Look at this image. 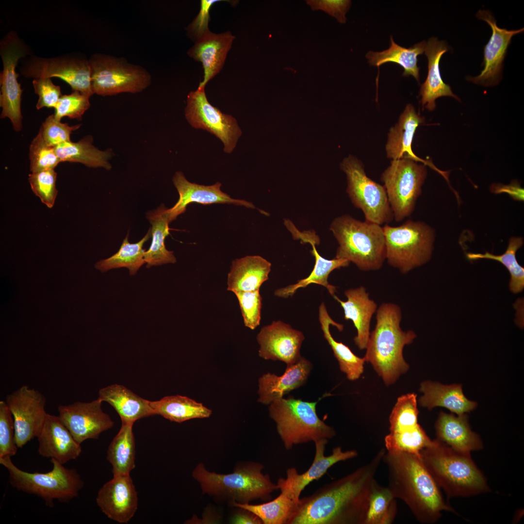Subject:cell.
Wrapping results in <instances>:
<instances>
[{
  "instance_id": "22",
  "label": "cell",
  "mask_w": 524,
  "mask_h": 524,
  "mask_svg": "<svg viewBox=\"0 0 524 524\" xmlns=\"http://www.w3.org/2000/svg\"><path fill=\"white\" fill-rule=\"evenodd\" d=\"M173 182L179 194V198L175 205L168 209L171 221L178 216L184 213L187 205L192 202L204 205L213 203L232 204L253 209L254 205L250 202L231 198L222 192L221 183L219 182L212 185H199L189 181L180 171L176 172L173 177Z\"/></svg>"
},
{
  "instance_id": "16",
  "label": "cell",
  "mask_w": 524,
  "mask_h": 524,
  "mask_svg": "<svg viewBox=\"0 0 524 524\" xmlns=\"http://www.w3.org/2000/svg\"><path fill=\"white\" fill-rule=\"evenodd\" d=\"M25 77H58L68 83L73 91L91 97L94 94L89 60L75 57L42 58L26 60L20 68Z\"/></svg>"
},
{
  "instance_id": "6",
  "label": "cell",
  "mask_w": 524,
  "mask_h": 524,
  "mask_svg": "<svg viewBox=\"0 0 524 524\" xmlns=\"http://www.w3.org/2000/svg\"><path fill=\"white\" fill-rule=\"evenodd\" d=\"M330 229L339 244L336 258L352 262L364 271L382 267L386 260V246L381 225L344 215L334 219Z\"/></svg>"
},
{
  "instance_id": "52",
  "label": "cell",
  "mask_w": 524,
  "mask_h": 524,
  "mask_svg": "<svg viewBox=\"0 0 524 524\" xmlns=\"http://www.w3.org/2000/svg\"><path fill=\"white\" fill-rule=\"evenodd\" d=\"M221 0H202L200 9L196 17L187 27L189 36L196 41L207 33L210 30L208 23L210 20V10L212 5Z\"/></svg>"
},
{
  "instance_id": "12",
  "label": "cell",
  "mask_w": 524,
  "mask_h": 524,
  "mask_svg": "<svg viewBox=\"0 0 524 524\" xmlns=\"http://www.w3.org/2000/svg\"><path fill=\"white\" fill-rule=\"evenodd\" d=\"M341 167L346 175V191L353 204L360 209L365 220L381 226L391 222L393 215L384 186L368 178L361 162L350 156Z\"/></svg>"
},
{
  "instance_id": "51",
  "label": "cell",
  "mask_w": 524,
  "mask_h": 524,
  "mask_svg": "<svg viewBox=\"0 0 524 524\" xmlns=\"http://www.w3.org/2000/svg\"><path fill=\"white\" fill-rule=\"evenodd\" d=\"M33 84L35 93L39 96L37 109L43 107L54 108L62 96L60 87L54 85L49 78H35Z\"/></svg>"
},
{
  "instance_id": "43",
  "label": "cell",
  "mask_w": 524,
  "mask_h": 524,
  "mask_svg": "<svg viewBox=\"0 0 524 524\" xmlns=\"http://www.w3.org/2000/svg\"><path fill=\"white\" fill-rule=\"evenodd\" d=\"M397 511L396 499L387 487L376 481L370 495L364 524H390Z\"/></svg>"
},
{
  "instance_id": "21",
  "label": "cell",
  "mask_w": 524,
  "mask_h": 524,
  "mask_svg": "<svg viewBox=\"0 0 524 524\" xmlns=\"http://www.w3.org/2000/svg\"><path fill=\"white\" fill-rule=\"evenodd\" d=\"M138 496L130 475H113L98 491L96 502L109 519L128 523L138 508Z\"/></svg>"
},
{
  "instance_id": "47",
  "label": "cell",
  "mask_w": 524,
  "mask_h": 524,
  "mask_svg": "<svg viewBox=\"0 0 524 524\" xmlns=\"http://www.w3.org/2000/svg\"><path fill=\"white\" fill-rule=\"evenodd\" d=\"M89 97L78 91L68 95H62L55 107L54 115L59 120L65 116L70 118H82L90 106Z\"/></svg>"
},
{
  "instance_id": "48",
  "label": "cell",
  "mask_w": 524,
  "mask_h": 524,
  "mask_svg": "<svg viewBox=\"0 0 524 524\" xmlns=\"http://www.w3.org/2000/svg\"><path fill=\"white\" fill-rule=\"evenodd\" d=\"M236 296L246 327L253 330L260 324L262 298L259 290L238 292Z\"/></svg>"
},
{
  "instance_id": "33",
  "label": "cell",
  "mask_w": 524,
  "mask_h": 524,
  "mask_svg": "<svg viewBox=\"0 0 524 524\" xmlns=\"http://www.w3.org/2000/svg\"><path fill=\"white\" fill-rule=\"evenodd\" d=\"M318 316L324 337L330 346L339 362L341 371L346 375L349 380L358 379L364 371V358L357 356L348 346L342 342L336 341L332 337L329 330L330 325L336 327L340 331L343 330L344 326L331 318L324 302L319 306Z\"/></svg>"
},
{
  "instance_id": "19",
  "label": "cell",
  "mask_w": 524,
  "mask_h": 524,
  "mask_svg": "<svg viewBox=\"0 0 524 524\" xmlns=\"http://www.w3.org/2000/svg\"><path fill=\"white\" fill-rule=\"evenodd\" d=\"M305 337L303 333L281 321H273L263 327L257 336L259 356L265 360H280L287 366L301 358L300 348Z\"/></svg>"
},
{
  "instance_id": "26",
  "label": "cell",
  "mask_w": 524,
  "mask_h": 524,
  "mask_svg": "<svg viewBox=\"0 0 524 524\" xmlns=\"http://www.w3.org/2000/svg\"><path fill=\"white\" fill-rule=\"evenodd\" d=\"M344 295L347 298L345 301L336 295L333 297L343 309L344 319L352 321L357 332L354 343L359 349L363 350L370 337L371 321L377 311V305L370 298L363 286L347 289L344 291Z\"/></svg>"
},
{
  "instance_id": "37",
  "label": "cell",
  "mask_w": 524,
  "mask_h": 524,
  "mask_svg": "<svg viewBox=\"0 0 524 524\" xmlns=\"http://www.w3.org/2000/svg\"><path fill=\"white\" fill-rule=\"evenodd\" d=\"M150 404L155 415L177 423L207 418L212 414V410L202 403L180 395L164 396L159 400L150 401Z\"/></svg>"
},
{
  "instance_id": "36",
  "label": "cell",
  "mask_w": 524,
  "mask_h": 524,
  "mask_svg": "<svg viewBox=\"0 0 524 524\" xmlns=\"http://www.w3.org/2000/svg\"><path fill=\"white\" fill-rule=\"evenodd\" d=\"M308 242L312 246V249L311 252L315 259L312 271L308 277L298 280L297 283L276 290L275 292L276 296L285 298L289 297L292 296L299 288H305L311 283L323 286L331 296L335 295L336 287L328 283V276L336 269L347 266L350 262L336 258L332 260L325 259L321 257L316 250L315 246V241H314L313 238L309 239Z\"/></svg>"
},
{
  "instance_id": "38",
  "label": "cell",
  "mask_w": 524,
  "mask_h": 524,
  "mask_svg": "<svg viewBox=\"0 0 524 524\" xmlns=\"http://www.w3.org/2000/svg\"><path fill=\"white\" fill-rule=\"evenodd\" d=\"M391 45L389 49L381 52L369 51L366 55L370 65L377 66L387 62H393L401 66L404 69V76H412L419 81V67L417 66L418 55L425 51L426 42L422 41L409 48H405L396 44L390 37Z\"/></svg>"
},
{
  "instance_id": "20",
  "label": "cell",
  "mask_w": 524,
  "mask_h": 524,
  "mask_svg": "<svg viewBox=\"0 0 524 524\" xmlns=\"http://www.w3.org/2000/svg\"><path fill=\"white\" fill-rule=\"evenodd\" d=\"M476 16L489 24L492 34L484 49L483 70L479 75L470 77L468 80L484 86L494 85L501 79L503 61L512 36L523 32L524 28L511 31L500 28L489 11L479 10Z\"/></svg>"
},
{
  "instance_id": "24",
  "label": "cell",
  "mask_w": 524,
  "mask_h": 524,
  "mask_svg": "<svg viewBox=\"0 0 524 524\" xmlns=\"http://www.w3.org/2000/svg\"><path fill=\"white\" fill-rule=\"evenodd\" d=\"M235 38L229 32L216 34L210 31L197 39L188 50V55L203 66L204 78L198 88H205L222 69Z\"/></svg>"
},
{
  "instance_id": "10",
  "label": "cell",
  "mask_w": 524,
  "mask_h": 524,
  "mask_svg": "<svg viewBox=\"0 0 524 524\" xmlns=\"http://www.w3.org/2000/svg\"><path fill=\"white\" fill-rule=\"evenodd\" d=\"M94 94L106 96L121 93H136L151 83L149 73L123 58L95 54L89 60Z\"/></svg>"
},
{
  "instance_id": "40",
  "label": "cell",
  "mask_w": 524,
  "mask_h": 524,
  "mask_svg": "<svg viewBox=\"0 0 524 524\" xmlns=\"http://www.w3.org/2000/svg\"><path fill=\"white\" fill-rule=\"evenodd\" d=\"M151 236L149 229L146 235L138 242L130 243L128 234L123 240L119 250L110 257L102 260L95 265L96 269L102 272L121 267L127 268L130 275H134L145 262L143 249L144 244Z\"/></svg>"
},
{
  "instance_id": "28",
  "label": "cell",
  "mask_w": 524,
  "mask_h": 524,
  "mask_svg": "<svg viewBox=\"0 0 524 524\" xmlns=\"http://www.w3.org/2000/svg\"><path fill=\"white\" fill-rule=\"evenodd\" d=\"M424 121V118L416 113L414 107L408 104L397 123L390 130L386 145L388 158L409 159L416 162H422L436 169L430 162L418 157L412 150L411 144L416 128Z\"/></svg>"
},
{
  "instance_id": "29",
  "label": "cell",
  "mask_w": 524,
  "mask_h": 524,
  "mask_svg": "<svg viewBox=\"0 0 524 524\" xmlns=\"http://www.w3.org/2000/svg\"><path fill=\"white\" fill-rule=\"evenodd\" d=\"M435 429L436 439L454 450L470 453L483 448L479 437L470 429L465 414L456 416L441 412Z\"/></svg>"
},
{
  "instance_id": "32",
  "label": "cell",
  "mask_w": 524,
  "mask_h": 524,
  "mask_svg": "<svg viewBox=\"0 0 524 524\" xmlns=\"http://www.w3.org/2000/svg\"><path fill=\"white\" fill-rule=\"evenodd\" d=\"M419 390L423 395L419 398V403L428 409L442 407L457 415H462L476 407V402L469 400L464 395L460 385H447L425 381L421 383Z\"/></svg>"
},
{
  "instance_id": "27",
  "label": "cell",
  "mask_w": 524,
  "mask_h": 524,
  "mask_svg": "<svg viewBox=\"0 0 524 524\" xmlns=\"http://www.w3.org/2000/svg\"><path fill=\"white\" fill-rule=\"evenodd\" d=\"M447 50L445 42L436 37H431L426 44L424 52L428 60V72L425 82L421 86L420 95L423 108L430 111L435 109V100L439 97H451L460 100L450 86L444 82L441 75L440 61Z\"/></svg>"
},
{
  "instance_id": "8",
  "label": "cell",
  "mask_w": 524,
  "mask_h": 524,
  "mask_svg": "<svg viewBox=\"0 0 524 524\" xmlns=\"http://www.w3.org/2000/svg\"><path fill=\"white\" fill-rule=\"evenodd\" d=\"M11 457L0 458V463L8 471L9 481L13 487L19 491L35 495L48 506H53L54 500L67 502L76 497L84 483L77 471L67 468L54 459L51 471L47 473H30L16 467Z\"/></svg>"
},
{
  "instance_id": "54",
  "label": "cell",
  "mask_w": 524,
  "mask_h": 524,
  "mask_svg": "<svg viewBox=\"0 0 524 524\" xmlns=\"http://www.w3.org/2000/svg\"><path fill=\"white\" fill-rule=\"evenodd\" d=\"M491 190L495 193H507L515 199L524 200V189L516 182L508 185L495 184L491 186Z\"/></svg>"
},
{
  "instance_id": "1",
  "label": "cell",
  "mask_w": 524,
  "mask_h": 524,
  "mask_svg": "<svg viewBox=\"0 0 524 524\" xmlns=\"http://www.w3.org/2000/svg\"><path fill=\"white\" fill-rule=\"evenodd\" d=\"M386 452L299 499L288 524H364L376 475Z\"/></svg>"
},
{
  "instance_id": "50",
  "label": "cell",
  "mask_w": 524,
  "mask_h": 524,
  "mask_svg": "<svg viewBox=\"0 0 524 524\" xmlns=\"http://www.w3.org/2000/svg\"><path fill=\"white\" fill-rule=\"evenodd\" d=\"M80 127L81 124L69 126L67 123H62L52 114L46 118L40 128L46 142L50 146L56 147L61 144L71 141V133Z\"/></svg>"
},
{
  "instance_id": "30",
  "label": "cell",
  "mask_w": 524,
  "mask_h": 524,
  "mask_svg": "<svg viewBox=\"0 0 524 524\" xmlns=\"http://www.w3.org/2000/svg\"><path fill=\"white\" fill-rule=\"evenodd\" d=\"M271 263L260 256H246L232 261L228 276L227 290L234 293L260 290L268 279Z\"/></svg>"
},
{
  "instance_id": "39",
  "label": "cell",
  "mask_w": 524,
  "mask_h": 524,
  "mask_svg": "<svg viewBox=\"0 0 524 524\" xmlns=\"http://www.w3.org/2000/svg\"><path fill=\"white\" fill-rule=\"evenodd\" d=\"M133 425L122 423L119 431L108 446L107 459L112 466L113 475H130L135 467Z\"/></svg>"
},
{
  "instance_id": "42",
  "label": "cell",
  "mask_w": 524,
  "mask_h": 524,
  "mask_svg": "<svg viewBox=\"0 0 524 524\" xmlns=\"http://www.w3.org/2000/svg\"><path fill=\"white\" fill-rule=\"evenodd\" d=\"M523 243L522 237H512L509 240L506 251L503 254L494 255L488 252L484 254L469 253L466 257L471 261L487 259L500 262L510 274V290L513 293L517 294L521 292L524 288V268L518 262L516 257L517 251Z\"/></svg>"
},
{
  "instance_id": "34",
  "label": "cell",
  "mask_w": 524,
  "mask_h": 524,
  "mask_svg": "<svg viewBox=\"0 0 524 524\" xmlns=\"http://www.w3.org/2000/svg\"><path fill=\"white\" fill-rule=\"evenodd\" d=\"M147 218L151 225L152 241L149 249L145 251L144 260L147 267L167 263H174L176 259L173 251L168 250L164 241L169 234L171 222L168 209L164 205L147 213Z\"/></svg>"
},
{
  "instance_id": "7",
  "label": "cell",
  "mask_w": 524,
  "mask_h": 524,
  "mask_svg": "<svg viewBox=\"0 0 524 524\" xmlns=\"http://www.w3.org/2000/svg\"><path fill=\"white\" fill-rule=\"evenodd\" d=\"M317 401L307 402L290 396L269 405V416L276 424L278 433L286 450L298 444L329 440L335 436L334 428L317 415Z\"/></svg>"
},
{
  "instance_id": "46",
  "label": "cell",
  "mask_w": 524,
  "mask_h": 524,
  "mask_svg": "<svg viewBox=\"0 0 524 524\" xmlns=\"http://www.w3.org/2000/svg\"><path fill=\"white\" fill-rule=\"evenodd\" d=\"M56 180L57 173L54 169L29 174L28 180L33 192L49 208L53 207L58 194Z\"/></svg>"
},
{
  "instance_id": "45",
  "label": "cell",
  "mask_w": 524,
  "mask_h": 524,
  "mask_svg": "<svg viewBox=\"0 0 524 524\" xmlns=\"http://www.w3.org/2000/svg\"><path fill=\"white\" fill-rule=\"evenodd\" d=\"M55 147L46 142L40 128L29 147L30 169L32 173L54 169L61 162Z\"/></svg>"
},
{
  "instance_id": "41",
  "label": "cell",
  "mask_w": 524,
  "mask_h": 524,
  "mask_svg": "<svg viewBox=\"0 0 524 524\" xmlns=\"http://www.w3.org/2000/svg\"><path fill=\"white\" fill-rule=\"evenodd\" d=\"M297 503L284 493L263 504L253 505L233 502L232 505L248 510L263 524H288Z\"/></svg>"
},
{
  "instance_id": "55",
  "label": "cell",
  "mask_w": 524,
  "mask_h": 524,
  "mask_svg": "<svg viewBox=\"0 0 524 524\" xmlns=\"http://www.w3.org/2000/svg\"><path fill=\"white\" fill-rule=\"evenodd\" d=\"M241 511L232 518L231 522L235 524H262L261 520L250 511L239 508Z\"/></svg>"
},
{
  "instance_id": "11",
  "label": "cell",
  "mask_w": 524,
  "mask_h": 524,
  "mask_svg": "<svg viewBox=\"0 0 524 524\" xmlns=\"http://www.w3.org/2000/svg\"><path fill=\"white\" fill-rule=\"evenodd\" d=\"M427 175L425 164L409 159L393 160L381 177L397 222L413 213Z\"/></svg>"
},
{
  "instance_id": "13",
  "label": "cell",
  "mask_w": 524,
  "mask_h": 524,
  "mask_svg": "<svg viewBox=\"0 0 524 524\" xmlns=\"http://www.w3.org/2000/svg\"><path fill=\"white\" fill-rule=\"evenodd\" d=\"M29 52L17 34L11 32L0 42V54L3 63L0 73V118H8L16 131L22 127L21 101L22 90L17 82L16 67L18 60Z\"/></svg>"
},
{
  "instance_id": "23",
  "label": "cell",
  "mask_w": 524,
  "mask_h": 524,
  "mask_svg": "<svg viewBox=\"0 0 524 524\" xmlns=\"http://www.w3.org/2000/svg\"><path fill=\"white\" fill-rule=\"evenodd\" d=\"M37 438L39 455L54 459L63 464L76 459L82 452L81 444L74 439L58 416L47 414Z\"/></svg>"
},
{
  "instance_id": "4",
  "label": "cell",
  "mask_w": 524,
  "mask_h": 524,
  "mask_svg": "<svg viewBox=\"0 0 524 524\" xmlns=\"http://www.w3.org/2000/svg\"><path fill=\"white\" fill-rule=\"evenodd\" d=\"M420 456L436 484L449 497H467L489 491L470 453L454 450L436 439L421 451Z\"/></svg>"
},
{
  "instance_id": "35",
  "label": "cell",
  "mask_w": 524,
  "mask_h": 524,
  "mask_svg": "<svg viewBox=\"0 0 524 524\" xmlns=\"http://www.w3.org/2000/svg\"><path fill=\"white\" fill-rule=\"evenodd\" d=\"M93 138L87 136L80 141L67 142L57 146L56 152L61 162L79 163L89 167H102L110 170L109 160L114 155L111 149L101 150L92 143Z\"/></svg>"
},
{
  "instance_id": "44",
  "label": "cell",
  "mask_w": 524,
  "mask_h": 524,
  "mask_svg": "<svg viewBox=\"0 0 524 524\" xmlns=\"http://www.w3.org/2000/svg\"><path fill=\"white\" fill-rule=\"evenodd\" d=\"M416 397L414 393H410L398 398L389 417V435H403L412 432L420 426L418 423L419 411Z\"/></svg>"
},
{
  "instance_id": "25",
  "label": "cell",
  "mask_w": 524,
  "mask_h": 524,
  "mask_svg": "<svg viewBox=\"0 0 524 524\" xmlns=\"http://www.w3.org/2000/svg\"><path fill=\"white\" fill-rule=\"evenodd\" d=\"M311 369V362L302 357L295 363L287 366L280 376L269 372L263 374L258 380V402L269 405L283 398L284 395L306 382Z\"/></svg>"
},
{
  "instance_id": "17",
  "label": "cell",
  "mask_w": 524,
  "mask_h": 524,
  "mask_svg": "<svg viewBox=\"0 0 524 524\" xmlns=\"http://www.w3.org/2000/svg\"><path fill=\"white\" fill-rule=\"evenodd\" d=\"M328 440L321 439L314 442L315 451L313 460L306 471L299 474L295 467L287 469L286 478H279L277 481V485L281 492L297 503L302 491L310 483L323 476L336 463L358 456L356 450L344 451L340 446L334 448L330 455L325 456Z\"/></svg>"
},
{
  "instance_id": "14",
  "label": "cell",
  "mask_w": 524,
  "mask_h": 524,
  "mask_svg": "<svg viewBox=\"0 0 524 524\" xmlns=\"http://www.w3.org/2000/svg\"><path fill=\"white\" fill-rule=\"evenodd\" d=\"M185 115L194 128L202 129L215 135L223 143L225 152L231 153L242 132L236 120L222 113L208 101L205 88L192 91L187 98Z\"/></svg>"
},
{
  "instance_id": "5",
  "label": "cell",
  "mask_w": 524,
  "mask_h": 524,
  "mask_svg": "<svg viewBox=\"0 0 524 524\" xmlns=\"http://www.w3.org/2000/svg\"><path fill=\"white\" fill-rule=\"evenodd\" d=\"M264 468L260 462L247 461L237 466L231 473L220 474L208 471L199 463L193 471L192 476L203 493L229 500L231 504L249 503L258 499L268 501L278 488L268 474L262 472Z\"/></svg>"
},
{
  "instance_id": "18",
  "label": "cell",
  "mask_w": 524,
  "mask_h": 524,
  "mask_svg": "<svg viewBox=\"0 0 524 524\" xmlns=\"http://www.w3.org/2000/svg\"><path fill=\"white\" fill-rule=\"evenodd\" d=\"M102 402L97 398L89 402L77 401L58 407V416L79 444L87 439L98 438L113 426L114 422L102 409Z\"/></svg>"
},
{
  "instance_id": "15",
  "label": "cell",
  "mask_w": 524,
  "mask_h": 524,
  "mask_svg": "<svg viewBox=\"0 0 524 524\" xmlns=\"http://www.w3.org/2000/svg\"><path fill=\"white\" fill-rule=\"evenodd\" d=\"M5 401L14 420L15 442L21 448L40 432L48 414L46 398L39 391L23 385L7 395Z\"/></svg>"
},
{
  "instance_id": "9",
  "label": "cell",
  "mask_w": 524,
  "mask_h": 524,
  "mask_svg": "<svg viewBox=\"0 0 524 524\" xmlns=\"http://www.w3.org/2000/svg\"><path fill=\"white\" fill-rule=\"evenodd\" d=\"M386 260L389 265L406 274L430 259L435 238V230L419 221L408 220L402 224L383 227Z\"/></svg>"
},
{
  "instance_id": "53",
  "label": "cell",
  "mask_w": 524,
  "mask_h": 524,
  "mask_svg": "<svg viewBox=\"0 0 524 524\" xmlns=\"http://www.w3.org/2000/svg\"><path fill=\"white\" fill-rule=\"evenodd\" d=\"M312 10H321L334 17L341 23H345V14L351 5L348 0H307Z\"/></svg>"
},
{
  "instance_id": "3",
  "label": "cell",
  "mask_w": 524,
  "mask_h": 524,
  "mask_svg": "<svg viewBox=\"0 0 524 524\" xmlns=\"http://www.w3.org/2000/svg\"><path fill=\"white\" fill-rule=\"evenodd\" d=\"M401 319L402 311L398 305L382 303L377 309L376 324L365 348V361L371 364L386 385L393 384L409 370L403 351L405 346L416 337L413 331L403 330Z\"/></svg>"
},
{
  "instance_id": "31",
  "label": "cell",
  "mask_w": 524,
  "mask_h": 524,
  "mask_svg": "<svg viewBox=\"0 0 524 524\" xmlns=\"http://www.w3.org/2000/svg\"><path fill=\"white\" fill-rule=\"evenodd\" d=\"M98 398L108 402L114 408L122 423L133 424L138 420L155 415L150 401L121 385L115 384L100 389Z\"/></svg>"
},
{
  "instance_id": "49",
  "label": "cell",
  "mask_w": 524,
  "mask_h": 524,
  "mask_svg": "<svg viewBox=\"0 0 524 524\" xmlns=\"http://www.w3.org/2000/svg\"><path fill=\"white\" fill-rule=\"evenodd\" d=\"M12 415L5 401H0V458L15 456L17 447L15 441Z\"/></svg>"
},
{
  "instance_id": "2",
  "label": "cell",
  "mask_w": 524,
  "mask_h": 524,
  "mask_svg": "<svg viewBox=\"0 0 524 524\" xmlns=\"http://www.w3.org/2000/svg\"><path fill=\"white\" fill-rule=\"evenodd\" d=\"M383 461L388 470L387 487L396 499L405 503L419 522L433 524L439 520L442 511L455 512L444 500L420 456L387 451Z\"/></svg>"
}]
</instances>
